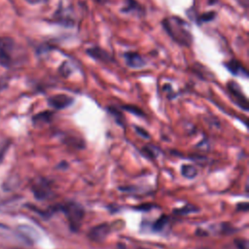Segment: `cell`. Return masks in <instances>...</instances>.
<instances>
[{"label": "cell", "mask_w": 249, "mask_h": 249, "mask_svg": "<svg viewBox=\"0 0 249 249\" xmlns=\"http://www.w3.org/2000/svg\"><path fill=\"white\" fill-rule=\"evenodd\" d=\"M228 90L230 92V94L231 95L233 101L240 106L242 109H244L245 111L248 110V100L246 98V96L244 95V93L242 92L239 85L236 82L233 81H230L227 85Z\"/></svg>", "instance_id": "obj_4"}, {"label": "cell", "mask_w": 249, "mask_h": 249, "mask_svg": "<svg viewBox=\"0 0 249 249\" xmlns=\"http://www.w3.org/2000/svg\"><path fill=\"white\" fill-rule=\"evenodd\" d=\"M74 102L73 97L64 94V93H58L54 94L51 97L48 98V103L51 107L56 109V110H61L64 108L69 107L72 103Z\"/></svg>", "instance_id": "obj_7"}, {"label": "cell", "mask_w": 249, "mask_h": 249, "mask_svg": "<svg viewBox=\"0 0 249 249\" xmlns=\"http://www.w3.org/2000/svg\"><path fill=\"white\" fill-rule=\"evenodd\" d=\"M31 190L37 199H46L53 195L52 183L43 177L34 180L31 185Z\"/></svg>", "instance_id": "obj_3"}, {"label": "cell", "mask_w": 249, "mask_h": 249, "mask_svg": "<svg viewBox=\"0 0 249 249\" xmlns=\"http://www.w3.org/2000/svg\"><path fill=\"white\" fill-rule=\"evenodd\" d=\"M27 3H29V4H32V5H34V4H38V3H41L43 0H25Z\"/></svg>", "instance_id": "obj_24"}, {"label": "cell", "mask_w": 249, "mask_h": 249, "mask_svg": "<svg viewBox=\"0 0 249 249\" xmlns=\"http://www.w3.org/2000/svg\"><path fill=\"white\" fill-rule=\"evenodd\" d=\"M126 4L122 10L124 13H132V14H137V15H143L144 14V9L142 6L136 1V0H125Z\"/></svg>", "instance_id": "obj_11"}, {"label": "cell", "mask_w": 249, "mask_h": 249, "mask_svg": "<svg viewBox=\"0 0 249 249\" xmlns=\"http://www.w3.org/2000/svg\"><path fill=\"white\" fill-rule=\"evenodd\" d=\"M168 222H169V217L166 215H162L154 222L152 229L154 231H163L165 226L168 224Z\"/></svg>", "instance_id": "obj_13"}, {"label": "cell", "mask_w": 249, "mask_h": 249, "mask_svg": "<svg viewBox=\"0 0 249 249\" xmlns=\"http://www.w3.org/2000/svg\"><path fill=\"white\" fill-rule=\"evenodd\" d=\"M199 208H197L196 205H192V204H188V205H185L184 207L182 208H179V209H174L173 212L178 214V215H187L189 213H193V212H196L198 211Z\"/></svg>", "instance_id": "obj_15"}, {"label": "cell", "mask_w": 249, "mask_h": 249, "mask_svg": "<svg viewBox=\"0 0 249 249\" xmlns=\"http://www.w3.org/2000/svg\"><path fill=\"white\" fill-rule=\"evenodd\" d=\"M8 86V77L1 76L0 77V91L3 90Z\"/></svg>", "instance_id": "obj_21"}, {"label": "cell", "mask_w": 249, "mask_h": 249, "mask_svg": "<svg viewBox=\"0 0 249 249\" xmlns=\"http://www.w3.org/2000/svg\"><path fill=\"white\" fill-rule=\"evenodd\" d=\"M234 243L237 249H248V241L247 239H235Z\"/></svg>", "instance_id": "obj_18"}, {"label": "cell", "mask_w": 249, "mask_h": 249, "mask_svg": "<svg viewBox=\"0 0 249 249\" xmlns=\"http://www.w3.org/2000/svg\"><path fill=\"white\" fill-rule=\"evenodd\" d=\"M138 249H149V248H144V247H141V248H138Z\"/></svg>", "instance_id": "obj_25"}, {"label": "cell", "mask_w": 249, "mask_h": 249, "mask_svg": "<svg viewBox=\"0 0 249 249\" xmlns=\"http://www.w3.org/2000/svg\"><path fill=\"white\" fill-rule=\"evenodd\" d=\"M162 27L169 37L183 47H190L193 44V34L188 23L178 17L165 18L161 21Z\"/></svg>", "instance_id": "obj_1"}, {"label": "cell", "mask_w": 249, "mask_h": 249, "mask_svg": "<svg viewBox=\"0 0 249 249\" xmlns=\"http://www.w3.org/2000/svg\"><path fill=\"white\" fill-rule=\"evenodd\" d=\"M112 225H109L108 223H103L91 228L88 233V236L92 241L100 242L103 241L106 238V236L110 233Z\"/></svg>", "instance_id": "obj_5"}, {"label": "cell", "mask_w": 249, "mask_h": 249, "mask_svg": "<svg viewBox=\"0 0 249 249\" xmlns=\"http://www.w3.org/2000/svg\"><path fill=\"white\" fill-rule=\"evenodd\" d=\"M237 210L247 211V210H248V203H247V202H243V203H238V204H237Z\"/></svg>", "instance_id": "obj_22"}, {"label": "cell", "mask_w": 249, "mask_h": 249, "mask_svg": "<svg viewBox=\"0 0 249 249\" xmlns=\"http://www.w3.org/2000/svg\"><path fill=\"white\" fill-rule=\"evenodd\" d=\"M124 58L125 64L133 69H139L146 65V61L142 57V55L135 52H125L124 53Z\"/></svg>", "instance_id": "obj_8"}, {"label": "cell", "mask_w": 249, "mask_h": 249, "mask_svg": "<svg viewBox=\"0 0 249 249\" xmlns=\"http://www.w3.org/2000/svg\"><path fill=\"white\" fill-rule=\"evenodd\" d=\"M181 173L185 178L193 179L197 175V169L192 164H183L181 167Z\"/></svg>", "instance_id": "obj_12"}, {"label": "cell", "mask_w": 249, "mask_h": 249, "mask_svg": "<svg viewBox=\"0 0 249 249\" xmlns=\"http://www.w3.org/2000/svg\"><path fill=\"white\" fill-rule=\"evenodd\" d=\"M136 131L140 134L141 133V135L144 137V138H149V134L145 131V130H143L141 127H138V126H136Z\"/></svg>", "instance_id": "obj_23"}, {"label": "cell", "mask_w": 249, "mask_h": 249, "mask_svg": "<svg viewBox=\"0 0 249 249\" xmlns=\"http://www.w3.org/2000/svg\"><path fill=\"white\" fill-rule=\"evenodd\" d=\"M123 108H124V110L130 112V113H133V114L137 115V116H144L143 111H142L141 109L137 108V107L134 106V105H125V106H123Z\"/></svg>", "instance_id": "obj_17"}, {"label": "cell", "mask_w": 249, "mask_h": 249, "mask_svg": "<svg viewBox=\"0 0 249 249\" xmlns=\"http://www.w3.org/2000/svg\"><path fill=\"white\" fill-rule=\"evenodd\" d=\"M53 116V112L50 111H46V112H42L39 113L38 115L33 117V121L34 123H47L50 122Z\"/></svg>", "instance_id": "obj_14"}, {"label": "cell", "mask_w": 249, "mask_h": 249, "mask_svg": "<svg viewBox=\"0 0 249 249\" xmlns=\"http://www.w3.org/2000/svg\"><path fill=\"white\" fill-rule=\"evenodd\" d=\"M225 67L234 76H240L243 78L248 77L246 68L237 59H231L225 63Z\"/></svg>", "instance_id": "obj_9"}, {"label": "cell", "mask_w": 249, "mask_h": 249, "mask_svg": "<svg viewBox=\"0 0 249 249\" xmlns=\"http://www.w3.org/2000/svg\"><path fill=\"white\" fill-rule=\"evenodd\" d=\"M61 211L69 225V229L72 231H79L83 219L85 217V209L83 206L75 201H67L64 203H58L53 206H52L51 211L49 212V215H51L53 212Z\"/></svg>", "instance_id": "obj_2"}, {"label": "cell", "mask_w": 249, "mask_h": 249, "mask_svg": "<svg viewBox=\"0 0 249 249\" xmlns=\"http://www.w3.org/2000/svg\"><path fill=\"white\" fill-rule=\"evenodd\" d=\"M13 44L14 42L10 38H0V65L8 67L11 64L10 52L12 51Z\"/></svg>", "instance_id": "obj_6"}, {"label": "cell", "mask_w": 249, "mask_h": 249, "mask_svg": "<svg viewBox=\"0 0 249 249\" xmlns=\"http://www.w3.org/2000/svg\"><path fill=\"white\" fill-rule=\"evenodd\" d=\"M216 17V13L215 12H207V13H204L203 15H201L199 17V22H208L212 19H214Z\"/></svg>", "instance_id": "obj_16"}, {"label": "cell", "mask_w": 249, "mask_h": 249, "mask_svg": "<svg viewBox=\"0 0 249 249\" xmlns=\"http://www.w3.org/2000/svg\"><path fill=\"white\" fill-rule=\"evenodd\" d=\"M156 206L154 205V204H150V203H146V204H141V205H138L137 207H134L135 209H137V210H145V211H147V210H151L152 208H155Z\"/></svg>", "instance_id": "obj_20"}, {"label": "cell", "mask_w": 249, "mask_h": 249, "mask_svg": "<svg viewBox=\"0 0 249 249\" xmlns=\"http://www.w3.org/2000/svg\"><path fill=\"white\" fill-rule=\"evenodd\" d=\"M86 53L92 57L95 60L98 61H103V62H110L113 58L110 55V53L105 51L104 49H101L99 47H91L89 49H87Z\"/></svg>", "instance_id": "obj_10"}, {"label": "cell", "mask_w": 249, "mask_h": 249, "mask_svg": "<svg viewBox=\"0 0 249 249\" xmlns=\"http://www.w3.org/2000/svg\"><path fill=\"white\" fill-rule=\"evenodd\" d=\"M8 148H9V143H2L1 144V146H0V161L3 160Z\"/></svg>", "instance_id": "obj_19"}]
</instances>
